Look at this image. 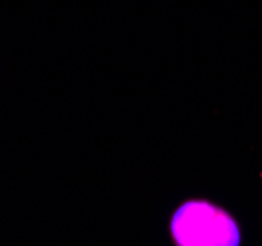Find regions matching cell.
<instances>
[{"label":"cell","mask_w":262,"mask_h":246,"mask_svg":"<svg viewBox=\"0 0 262 246\" xmlns=\"http://www.w3.org/2000/svg\"><path fill=\"white\" fill-rule=\"evenodd\" d=\"M174 246H243L245 231L239 217L208 197H190L168 219Z\"/></svg>","instance_id":"1"}]
</instances>
